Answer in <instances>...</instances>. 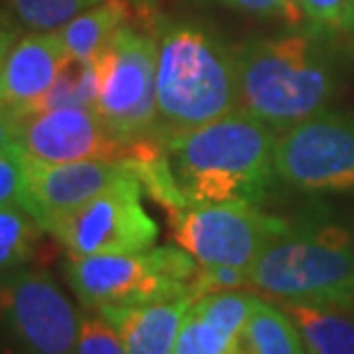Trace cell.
<instances>
[{
  "instance_id": "obj_17",
  "label": "cell",
  "mask_w": 354,
  "mask_h": 354,
  "mask_svg": "<svg viewBox=\"0 0 354 354\" xmlns=\"http://www.w3.org/2000/svg\"><path fill=\"white\" fill-rule=\"evenodd\" d=\"M238 354H306L295 322L281 306L256 304L236 343Z\"/></svg>"
},
{
  "instance_id": "obj_3",
  "label": "cell",
  "mask_w": 354,
  "mask_h": 354,
  "mask_svg": "<svg viewBox=\"0 0 354 354\" xmlns=\"http://www.w3.org/2000/svg\"><path fill=\"white\" fill-rule=\"evenodd\" d=\"M240 110L272 128H288L325 110L334 73L318 41L308 35L254 39L236 53Z\"/></svg>"
},
{
  "instance_id": "obj_1",
  "label": "cell",
  "mask_w": 354,
  "mask_h": 354,
  "mask_svg": "<svg viewBox=\"0 0 354 354\" xmlns=\"http://www.w3.org/2000/svg\"><path fill=\"white\" fill-rule=\"evenodd\" d=\"M187 206L252 201L274 180V128L247 110L160 140Z\"/></svg>"
},
{
  "instance_id": "obj_27",
  "label": "cell",
  "mask_w": 354,
  "mask_h": 354,
  "mask_svg": "<svg viewBox=\"0 0 354 354\" xmlns=\"http://www.w3.org/2000/svg\"><path fill=\"white\" fill-rule=\"evenodd\" d=\"M331 304L345 306V308H350V311H354V279L348 283V288H345L341 295H338L336 302H331Z\"/></svg>"
},
{
  "instance_id": "obj_10",
  "label": "cell",
  "mask_w": 354,
  "mask_h": 354,
  "mask_svg": "<svg viewBox=\"0 0 354 354\" xmlns=\"http://www.w3.org/2000/svg\"><path fill=\"white\" fill-rule=\"evenodd\" d=\"M17 147L32 162L124 160L133 142L117 138L89 108L66 105L19 117Z\"/></svg>"
},
{
  "instance_id": "obj_20",
  "label": "cell",
  "mask_w": 354,
  "mask_h": 354,
  "mask_svg": "<svg viewBox=\"0 0 354 354\" xmlns=\"http://www.w3.org/2000/svg\"><path fill=\"white\" fill-rule=\"evenodd\" d=\"M236 343V338L210 325L190 306L171 354H233Z\"/></svg>"
},
{
  "instance_id": "obj_7",
  "label": "cell",
  "mask_w": 354,
  "mask_h": 354,
  "mask_svg": "<svg viewBox=\"0 0 354 354\" xmlns=\"http://www.w3.org/2000/svg\"><path fill=\"white\" fill-rule=\"evenodd\" d=\"M171 217L178 247L199 266H229L250 272L288 220L268 215L252 201L194 203Z\"/></svg>"
},
{
  "instance_id": "obj_23",
  "label": "cell",
  "mask_w": 354,
  "mask_h": 354,
  "mask_svg": "<svg viewBox=\"0 0 354 354\" xmlns=\"http://www.w3.org/2000/svg\"><path fill=\"white\" fill-rule=\"evenodd\" d=\"M220 3L233 10L256 14V17H281L290 24L302 17V7L297 0H220Z\"/></svg>"
},
{
  "instance_id": "obj_14",
  "label": "cell",
  "mask_w": 354,
  "mask_h": 354,
  "mask_svg": "<svg viewBox=\"0 0 354 354\" xmlns=\"http://www.w3.org/2000/svg\"><path fill=\"white\" fill-rule=\"evenodd\" d=\"M192 302L194 297H178L142 306L103 308L96 313L119 331L128 354H171Z\"/></svg>"
},
{
  "instance_id": "obj_12",
  "label": "cell",
  "mask_w": 354,
  "mask_h": 354,
  "mask_svg": "<svg viewBox=\"0 0 354 354\" xmlns=\"http://www.w3.org/2000/svg\"><path fill=\"white\" fill-rule=\"evenodd\" d=\"M128 176H133V169L126 160H76L55 165L26 160L21 206L44 227L55 217L99 197Z\"/></svg>"
},
{
  "instance_id": "obj_28",
  "label": "cell",
  "mask_w": 354,
  "mask_h": 354,
  "mask_svg": "<svg viewBox=\"0 0 354 354\" xmlns=\"http://www.w3.org/2000/svg\"><path fill=\"white\" fill-rule=\"evenodd\" d=\"M345 28L354 30V0H348V24H345Z\"/></svg>"
},
{
  "instance_id": "obj_11",
  "label": "cell",
  "mask_w": 354,
  "mask_h": 354,
  "mask_svg": "<svg viewBox=\"0 0 354 354\" xmlns=\"http://www.w3.org/2000/svg\"><path fill=\"white\" fill-rule=\"evenodd\" d=\"M0 315L35 354H73L80 320L53 277L32 272L0 288Z\"/></svg>"
},
{
  "instance_id": "obj_4",
  "label": "cell",
  "mask_w": 354,
  "mask_h": 354,
  "mask_svg": "<svg viewBox=\"0 0 354 354\" xmlns=\"http://www.w3.org/2000/svg\"><path fill=\"white\" fill-rule=\"evenodd\" d=\"M354 279V227L329 220L288 222L250 270L261 295L336 302Z\"/></svg>"
},
{
  "instance_id": "obj_16",
  "label": "cell",
  "mask_w": 354,
  "mask_h": 354,
  "mask_svg": "<svg viewBox=\"0 0 354 354\" xmlns=\"http://www.w3.org/2000/svg\"><path fill=\"white\" fill-rule=\"evenodd\" d=\"M128 19H131V7L126 0H103L59 28L57 35L71 57L92 59L96 53L108 46V41L119 30L128 26Z\"/></svg>"
},
{
  "instance_id": "obj_6",
  "label": "cell",
  "mask_w": 354,
  "mask_h": 354,
  "mask_svg": "<svg viewBox=\"0 0 354 354\" xmlns=\"http://www.w3.org/2000/svg\"><path fill=\"white\" fill-rule=\"evenodd\" d=\"M92 59L99 80L94 112L105 126L126 142L153 135L158 44L124 26Z\"/></svg>"
},
{
  "instance_id": "obj_15",
  "label": "cell",
  "mask_w": 354,
  "mask_h": 354,
  "mask_svg": "<svg viewBox=\"0 0 354 354\" xmlns=\"http://www.w3.org/2000/svg\"><path fill=\"white\" fill-rule=\"evenodd\" d=\"M308 354H354V311L329 302L281 299Z\"/></svg>"
},
{
  "instance_id": "obj_29",
  "label": "cell",
  "mask_w": 354,
  "mask_h": 354,
  "mask_svg": "<svg viewBox=\"0 0 354 354\" xmlns=\"http://www.w3.org/2000/svg\"><path fill=\"white\" fill-rule=\"evenodd\" d=\"M233 354H238V352H233Z\"/></svg>"
},
{
  "instance_id": "obj_26",
  "label": "cell",
  "mask_w": 354,
  "mask_h": 354,
  "mask_svg": "<svg viewBox=\"0 0 354 354\" xmlns=\"http://www.w3.org/2000/svg\"><path fill=\"white\" fill-rule=\"evenodd\" d=\"M14 41H17V37H14L12 30H7L5 26H0V73H3V64H5V57L10 48L14 46Z\"/></svg>"
},
{
  "instance_id": "obj_9",
  "label": "cell",
  "mask_w": 354,
  "mask_h": 354,
  "mask_svg": "<svg viewBox=\"0 0 354 354\" xmlns=\"http://www.w3.org/2000/svg\"><path fill=\"white\" fill-rule=\"evenodd\" d=\"M277 176L306 192H354V117L318 112L283 128Z\"/></svg>"
},
{
  "instance_id": "obj_25",
  "label": "cell",
  "mask_w": 354,
  "mask_h": 354,
  "mask_svg": "<svg viewBox=\"0 0 354 354\" xmlns=\"http://www.w3.org/2000/svg\"><path fill=\"white\" fill-rule=\"evenodd\" d=\"M17 128H19V115L0 103V151L17 147Z\"/></svg>"
},
{
  "instance_id": "obj_13",
  "label": "cell",
  "mask_w": 354,
  "mask_h": 354,
  "mask_svg": "<svg viewBox=\"0 0 354 354\" xmlns=\"http://www.w3.org/2000/svg\"><path fill=\"white\" fill-rule=\"evenodd\" d=\"M69 50L55 32H30L10 48L0 73V103L17 115H30L41 105L69 64Z\"/></svg>"
},
{
  "instance_id": "obj_5",
  "label": "cell",
  "mask_w": 354,
  "mask_h": 354,
  "mask_svg": "<svg viewBox=\"0 0 354 354\" xmlns=\"http://www.w3.org/2000/svg\"><path fill=\"white\" fill-rule=\"evenodd\" d=\"M199 263L183 247H149L133 254L69 256L66 281L92 311L194 297Z\"/></svg>"
},
{
  "instance_id": "obj_22",
  "label": "cell",
  "mask_w": 354,
  "mask_h": 354,
  "mask_svg": "<svg viewBox=\"0 0 354 354\" xmlns=\"http://www.w3.org/2000/svg\"><path fill=\"white\" fill-rule=\"evenodd\" d=\"M26 185V156L19 147L0 151V208L21 206Z\"/></svg>"
},
{
  "instance_id": "obj_8",
  "label": "cell",
  "mask_w": 354,
  "mask_h": 354,
  "mask_svg": "<svg viewBox=\"0 0 354 354\" xmlns=\"http://www.w3.org/2000/svg\"><path fill=\"white\" fill-rule=\"evenodd\" d=\"M41 229L62 243L69 256L145 252L158 238L153 217L142 206V183L135 174Z\"/></svg>"
},
{
  "instance_id": "obj_24",
  "label": "cell",
  "mask_w": 354,
  "mask_h": 354,
  "mask_svg": "<svg viewBox=\"0 0 354 354\" xmlns=\"http://www.w3.org/2000/svg\"><path fill=\"white\" fill-rule=\"evenodd\" d=\"M302 14L313 24L325 28H345L348 24V0H297Z\"/></svg>"
},
{
  "instance_id": "obj_21",
  "label": "cell",
  "mask_w": 354,
  "mask_h": 354,
  "mask_svg": "<svg viewBox=\"0 0 354 354\" xmlns=\"http://www.w3.org/2000/svg\"><path fill=\"white\" fill-rule=\"evenodd\" d=\"M73 354H128L119 331L101 313L85 315L80 320V331Z\"/></svg>"
},
{
  "instance_id": "obj_19",
  "label": "cell",
  "mask_w": 354,
  "mask_h": 354,
  "mask_svg": "<svg viewBox=\"0 0 354 354\" xmlns=\"http://www.w3.org/2000/svg\"><path fill=\"white\" fill-rule=\"evenodd\" d=\"M103 0H7L12 19L30 32H55Z\"/></svg>"
},
{
  "instance_id": "obj_18",
  "label": "cell",
  "mask_w": 354,
  "mask_h": 354,
  "mask_svg": "<svg viewBox=\"0 0 354 354\" xmlns=\"http://www.w3.org/2000/svg\"><path fill=\"white\" fill-rule=\"evenodd\" d=\"M41 224L24 206L0 208V272H10L32 259L41 240Z\"/></svg>"
},
{
  "instance_id": "obj_2",
  "label": "cell",
  "mask_w": 354,
  "mask_h": 354,
  "mask_svg": "<svg viewBox=\"0 0 354 354\" xmlns=\"http://www.w3.org/2000/svg\"><path fill=\"white\" fill-rule=\"evenodd\" d=\"M240 110L236 57L192 24H174L158 41L156 131L171 138Z\"/></svg>"
}]
</instances>
